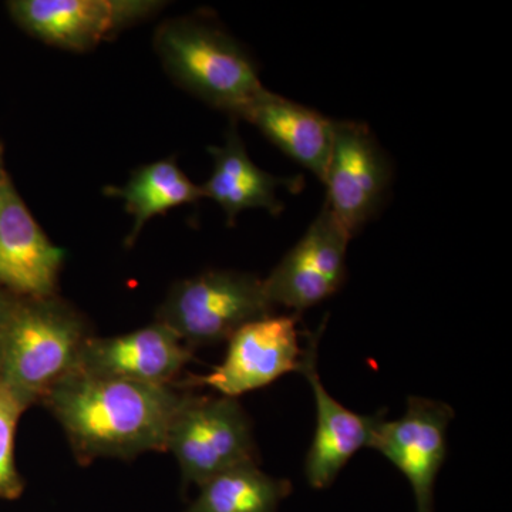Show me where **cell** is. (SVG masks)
I'll return each instance as SVG.
<instances>
[{"instance_id": "5", "label": "cell", "mask_w": 512, "mask_h": 512, "mask_svg": "<svg viewBox=\"0 0 512 512\" xmlns=\"http://www.w3.org/2000/svg\"><path fill=\"white\" fill-rule=\"evenodd\" d=\"M184 487L207 483L231 468L258 464L252 424L237 399L185 394L171 421L167 450Z\"/></svg>"}, {"instance_id": "8", "label": "cell", "mask_w": 512, "mask_h": 512, "mask_svg": "<svg viewBox=\"0 0 512 512\" xmlns=\"http://www.w3.org/2000/svg\"><path fill=\"white\" fill-rule=\"evenodd\" d=\"M350 238L328 205H323L301 241L264 279L272 306H285L298 315L335 295L346 281Z\"/></svg>"}, {"instance_id": "4", "label": "cell", "mask_w": 512, "mask_h": 512, "mask_svg": "<svg viewBox=\"0 0 512 512\" xmlns=\"http://www.w3.org/2000/svg\"><path fill=\"white\" fill-rule=\"evenodd\" d=\"M264 279L238 271H208L175 282L157 311L187 348L228 342L242 326L272 315Z\"/></svg>"}, {"instance_id": "13", "label": "cell", "mask_w": 512, "mask_h": 512, "mask_svg": "<svg viewBox=\"0 0 512 512\" xmlns=\"http://www.w3.org/2000/svg\"><path fill=\"white\" fill-rule=\"evenodd\" d=\"M192 350L160 322L126 335L92 336L84 345L79 370L87 375L151 386H175L191 362Z\"/></svg>"}, {"instance_id": "17", "label": "cell", "mask_w": 512, "mask_h": 512, "mask_svg": "<svg viewBox=\"0 0 512 512\" xmlns=\"http://www.w3.org/2000/svg\"><path fill=\"white\" fill-rule=\"evenodd\" d=\"M198 488L184 512H278L292 493L288 480L268 476L258 464L231 468Z\"/></svg>"}, {"instance_id": "9", "label": "cell", "mask_w": 512, "mask_h": 512, "mask_svg": "<svg viewBox=\"0 0 512 512\" xmlns=\"http://www.w3.org/2000/svg\"><path fill=\"white\" fill-rule=\"evenodd\" d=\"M10 16L30 35L69 50L92 49L163 8L154 0H12Z\"/></svg>"}, {"instance_id": "19", "label": "cell", "mask_w": 512, "mask_h": 512, "mask_svg": "<svg viewBox=\"0 0 512 512\" xmlns=\"http://www.w3.org/2000/svg\"><path fill=\"white\" fill-rule=\"evenodd\" d=\"M18 296L0 289V352H2L3 333H5L6 322L12 311L13 303H15Z\"/></svg>"}, {"instance_id": "20", "label": "cell", "mask_w": 512, "mask_h": 512, "mask_svg": "<svg viewBox=\"0 0 512 512\" xmlns=\"http://www.w3.org/2000/svg\"><path fill=\"white\" fill-rule=\"evenodd\" d=\"M6 171L5 168H3V147L2 144H0V181L3 180V177H5Z\"/></svg>"}, {"instance_id": "11", "label": "cell", "mask_w": 512, "mask_h": 512, "mask_svg": "<svg viewBox=\"0 0 512 512\" xmlns=\"http://www.w3.org/2000/svg\"><path fill=\"white\" fill-rule=\"evenodd\" d=\"M64 251L46 237L5 174L0 181V289L19 298L56 295Z\"/></svg>"}, {"instance_id": "14", "label": "cell", "mask_w": 512, "mask_h": 512, "mask_svg": "<svg viewBox=\"0 0 512 512\" xmlns=\"http://www.w3.org/2000/svg\"><path fill=\"white\" fill-rule=\"evenodd\" d=\"M208 151L214 168L201 190L204 197L220 205L229 224H234L239 212L252 208L279 215L284 205L276 197L278 187L301 190V178H278L256 167L235 126L229 128L224 146L210 147Z\"/></svg>"}, {"instance_id": "16", "label": "cell", "mask_w": 512, "mask_h": 512, "mask_svg": "<svg viewBox=\"0 0 512 512\" xmlns=\"http://www.w3.org/2000/svg\"><path fill=\"white\" fill-rule=\"evenodd\" d=\"M111 197L121 198L127 212L134 217L133 229L126 239L127 247L136 242L141 229L151 218L204 198L201 185H195L181 171L174 158L144 165L123 187H107Z\"/></svg>"}, {"instance_id": "10", "label": "cell", "mask_w": 512, "mask_h": 512, "mask_svg": "<svg viewBox=\"0 0 512 512\" xmlns=\"http://www.w3.org/2000/svg\"><path fill=\"white\" fill-rule=\"evenodd\" d=\"M454 412L446 403L409 397L400 419H383L370 447L409 480L416 512H433L434 484L447 456V430Z\"/></svg>"}, {"instance_id": "2", "label": "cell", "mask_w": 512, "mask_h": 512, "mask_svg": "<svg viewBox=\"0 0 512 512\" xmlns=\"http://www.w3.org/2000/svg\"><path fill=\"white\" fill-rule=\"evenodd\" d=\"M92 328L59 296L16 298L3 333L0 384L26 410L42 404L64 377L79 370Z\"/></svg>"}, {"instance_id": "18", "label": "cell", "mask_w": 512, "mask_h": 512, "mask_svg": "<svg viewBox=\"0 0 512 512\" xmlns=\"http://www.w3.org/2000/svg\"><path fill=\"white\" fill-rule=\"evenodd\" d=\"M26 407L0 384V501L18 500L25 480L16 466V431Z\"/></svg>"}, {"instance_id": "6", "label": "cell", "mask_w": 512, "mask_h": 512, "mask_svg": "<svg viewBox=\"0 0 512 512\" xmlns=\"http://www.w3.org/2000/svg\"><path fill=\"white\" fill-rule=\"evenodd\" d=\"M392 178V164L372 131L356 121H335L322 183L325 204L350 237L382 210Z\"/></svg>"}, {"instance_id": "3", "label": "cell", "mask_w": 512, "mask_h": 512, "mask_svg": "<svg viewBox=\"0 0 512 512\" xmlns=\"http://www.w3.org/2000/svg\"><path fill=\"white\" fill-rule=\"evenodd\" d=\"M156 49L175 82L234 117L265 90L244 47L204 20H168L158 28Z\"/></svg>"}, {"instance_id": "12", "label": "cell", "mask_w": 512, "mask_h": 512, "mask_svg": "<svg viewBox=\"0 0 512 512\" xmlns=\"http://www.w3.org/2000/svg\"><path fill=\"white\" fill-rule=\"evenodd\" d=\"M323 325L308 336L302 350L301 372L312 387L316 404V430L306 454L305 476L315 490H325L338 478L350 458L363 447H370L383 414L362 416L350 412L330 396L318 373V343Z\"/></svg>"}, {"instance_id": "1", "label": "cell", "mask_w": 512, "mask_h": 512, "mask_svg": "<svg viewBox=\"0 0 512 512\" xmlns=\"http://www.w3.org/2000/svg\"><path fill=\"white\" fill-rule=\"evenodd\" d=\"M77 372L47 394L45 406L62 426L80 466L99 458L133 460L167 450L171 421L185 392Z\"/></svg>"}, {"instance_id": "7", "label": "cell", "mask_w": 512, "mask_h": 512, "mask_svg": "<svg viewBox=\"0 0 512 512\" xmlns=\"http://www.w3.org/2000/svg\"><path fill=\"white\" fill-rule=\"evenodd\" d=\"M298 316H266L242 326L228 340L220 366L204 376H192L177 387H208L221 396L242 394L269 386L279 377L298 372L302 350L296 330Z\"/></svg>"}, {"instance_id": "15", "label": "cell", "mask_w": 512, "mask_h": 512, "mask_svg": "<svg viewBox=\"0 0 512 512\" xmlns=\"http://www.w3.org/2000/svg\"><path fill=\"white\" fill-rule=\"evenodd\" d=\"M241 119L254 124L286 156L323 180L335 121L266 89L249 104Z\"/></svg>"}]
</instances>
